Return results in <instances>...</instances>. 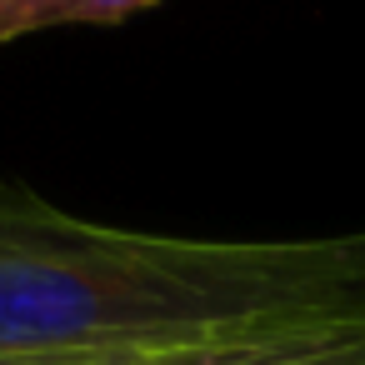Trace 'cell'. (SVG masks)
Masks as SVG:
<instances>
[{"instance_id": "277c9868", "label": "cell", "mask_w": 365, "mask_h": 365, "mask_svg": "<svg viewBox=\"0 0 365 365\" xmlns=\"http://www.w3.org/2000/svg\"><path fill=\"white\" fill-rule=\"evenodd\" d=\"M0 365H120V360H81V355H21V360H0Z\"/></svg>"}, {"instance_id": "3957f363", "label": "cell", "mask_w": 365, "mask_h": 365, "mask_svg": "<svg viewBox=\"0 0 365 365\" xmlns=\"http://www.w3.org/2000/svg\"><path fill=\"white\" fill-rule=\"evenodd\" d=\"M235 365H365V315L360 320H345V325H330L320 335L290 340L280 350L235 360Z\"/></svg>"}, {"instance_id": "7a4b0ae2", "label": "cell", "mask_w": 365, "mask_h": 365, "mask_svg": "<svg viewBox=\"0 0 365 365\" xmlns=\"http://www.w3.org/2000/svg\"><path fill=\"white\" fill-rule=\"evenodd\" d=\"M155 6L160 0H0V51L66 26H120Z\"/></svg>"}, {"instance_id": "6da1fadb", "label": "cell", "mask_w": 365, "mask_h": 365, "mask_svg": "<svg viewBox=\"0 0 365 365\" xmlns=\"http://www.w3.org/2000/svg\"><path fill=\"white\" fill-rule=\"evenodd\" d=\"M365 315V230L205 240L0 185V360L235 365Z\"/></svg>"}]
</instances>
